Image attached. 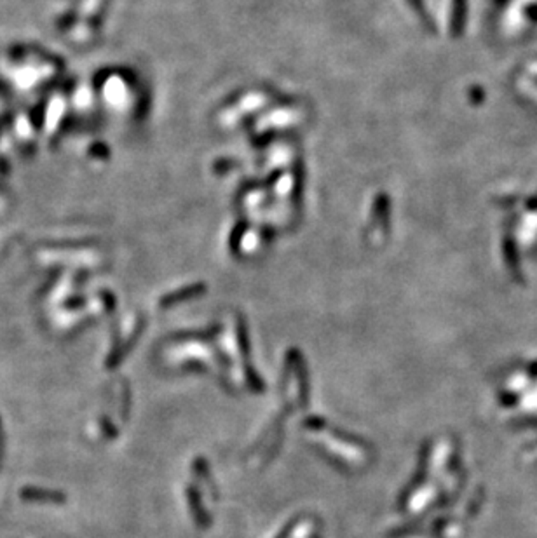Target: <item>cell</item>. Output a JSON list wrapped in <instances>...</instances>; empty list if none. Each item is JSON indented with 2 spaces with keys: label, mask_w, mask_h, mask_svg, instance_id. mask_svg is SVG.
Segmentation results:
<instances>
[]
</instances>
